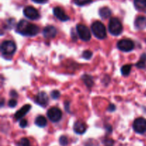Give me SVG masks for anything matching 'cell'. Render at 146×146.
<instances>
[{
  "instance_id": "6da1fadb",
  "label": "cell",
  "mask_w": 146,
  "mask_h": 146,
  "mask_svg": "<svg viewBox=\"0 0 146 146\" xmlns=\"http://www.w3.org/2000/svg\"><path fill=\"white\" fill-rule=\"evenodd\" d=\"M16 31L27 37H34L39 32V28L36 24H31L26 20H21L17 24Z\"/></svg>"
},
{
  "instance_id": "7a4b0ae2",
  "label": "cell",
  "mask_w": 146,
  "mask_h": 146,
  "mask_svg": "<svg viewBox=\"0 0 146 146\" xmlns=\"http://www.w3.org/2000/svg\"><path fill=\"white\" fill-rule=\"evenodd\" d=\"M91 31L97 39L104 40L106 37V29L104 24L99 21H94L91 24Z\"/></svg>"
},
{
  "instance_id": "3957f363",
  "label": "cell",
  "mask_w": 146,
  "mask_h": 146,
  "mask_svg": "<svg viewBox=\"0 0 146 146\" xmlns=\"http://www.w3.org/2000/svg\"><path fill=\"white\" fill-rule=\"evenodd\" d=\"M108 31L113 36H118L122 33L123 25L116 17H112L108 23Z\"/></svg>"
},
{
  "instance_id": "277c9868",
  "label": "cell",
  "mask_w": 146,
  "mask_h": 146,
  "mask_svg": "<svg viewBox=\"0 0 146 146\" xmlns=\"http://www.w3.org/2000/svg\"><path fill=\"white\" fill-rule=\"evenodd\" d=\"M17 50L15 43L11 40H5L1 44V53L4 56H11Z\"/></svg>"
},
{
  "instance_id": "5b68a950",
  "label": "cell",
  "mask_w": 146,
  "mask_h": 146,
  "mask_svg": "<svg viewBox=\"0 0 146 146\" xmlns=\"http://www.w3.org/2000/svg\"><path fill=\"white\" fill-rule=\"evenodd\" d=\"M77 33L79 36L80 39L82 40L83 41H89L91 38V34L90 31L89 29L84 24H79L76 26Z\"/></svg>"
},
{
  "instance_id": "8992f818",
  "label": "cell",
  "mask_w": 146,
  "mask_h": 146,
  "mask_svg": "<svg viewBox=\"0 0 146 146\" xmlns=\"http://www.w3.org/2000/svg\"><path fill=\"white\" fill-rule=\"evenodd\" d=\"M117 47L118 50L123 52H131L135 47V44L132 40L129 39H123L117 43Z\"/></svg>"
},
{
  "instance_id": "52a82bcc",
  "label": "cell",
  "mask_w": 146,
  "mask_h": 146,
  "mask_svg": "<svg viewBox=\"0 0 146 146\" xmlns=\"http://www.w3.org/2000/svg\"><path fill=\"white\" fill-rule=\"evenodd\" d=\"M47 116H48V119L51 122L56 123V122H58L61 119V117H62V112L58 107H51L47 112Z\"/></svg>"
},
{
  "instance_id": "ba28073f",
  "label": "cell",
  "mask_w": 146,
  "mask_h": 146,
  "mask_svg": "<svg viewBox=\"0 0 146 146\" xmlns=\"http://www.w3.org/2000/svg\"><path fill=\"white\" fill-rule=\"evenodd\" d=\"M134 130L137 133L139 134H143V133L146 132V119L143 117H138L135 119L133 123Z\"/></svg>"
},
{
  "instance_id": "9c48e42d",
  "label": "cell",
  "mask_w": 146,
  "mask_h": 146,
  "mask_svg": "<svg viewBox=\"0 0 146 146\" xmlns=\"http://www.w3.org/2000/svg\"><path fill=\"white\" fill-rule=\"evenodd\" d=\"M24 14L27 18L31 20H36L39 18V13L37 11L36 9L34 7H27L24 9Z\"/></svg>"
},
{
  "instance_id": "30bf717a",
  "label": "cell",
  "mask_w": 146,
  "mask_h": 146,
  "mask_svg": "<svg viewBox=\"0 0 146 146\" xmlns=\"http://www.w3.org/2000/svg\"><path fill=\"white\" fill-rule=\"evenodd\" d=\"M36 102L38 104L41 105V107H46L48 103V97L47 96L46 93L44 92H40L38 93L35 98Z\"/></svg>"
},
{
  "instance_id": "8fae6325",
  "label": "cell",
  "mask_w": 146,
  "mask_h": 146,
  "mask_svg": "<svg viewBox=\"0 0 146 146\" xmlns=\"http://www.w3.org/2000/svg\"><path fill=\"white\" fill-rule=\"evenodd\" d=\"M53 12H54V14L55 15V17L56 18H58L59 20H61V21H66L69 19V17L66 14L64 9H62L61 7H54V9H53Z\"/></svg>"
},
{
  "instance_id": "7c38bea8",
  "label": "cell",
  "mask_w": 146,
  "mask_h": 146,
  "mask_svg": "<svg viewBox=\"0 0 146 146\" xmlns=\"http://www.w3.org/2000/svg\"><path fill=\"white\" fill-rule=\"evenodd\" d=\"M57 34V30L54 26H46L43 30V35L46 39H52L56 37Z\"/></svg>"
},
{
  "instance_id": "4fadbf2b",
  "label": "cell",
  "mask_w": 146,
  "mask_h": 146,
  "mask_svg": "<svg viewBox=\"0 0 146 146\" xmlns=\"http://www.w3.org/2000/svg\"><path fill=\"white\" fill-rule=\"evenodd\" d=\"M31 107V104H25V105L22 106L18 111H17V113L14 115L16 120H19L22 118V117H24L27 115V113L29 111Z\"/></svg>"
},
{
  "instance_id": "5bb4252c",
  "label": "cell",
  "mask_w": 146,
  "mask_h": 146,
  "mask_svg": "<svg viewBox=\"0 0 146 146\" xmlns=\"http://www.w3.org/2000/svg\"><path fill=\"white\" fill-rule=\"evenodd\" d=\"M74 130L76 134H84L86 130V126L81 121H76L74 125Z\"/></svg>"
},
{
  "instance_id": "9a60e30c",
  "label": "cell",
  "mask_w": 146,
  "mask_h": 146,
  "mask_svg": "<svg viewBox=\"0 0 146 146\" xmlns=\"http://www.w3.org/2000/svg\"><path fill=\"white\" fill-rule=\"evenodd\" d=\"M135 27L139 29H143L146 27V17L143 16H139L137 17L135 20Z\"/></svg>"
},
{
  "instance_id": "2e32d148",
  "label": "cell",
  "mask_w": 146,
  "mask_h": 146,
  "mask_svg": "<svg viewBox=\"0 0 146 146\" xmlns=\"http://www.w3.org/2000/svg\"><path fill=\"white\" fill-rule=\"evenodd\" d=\"M34 123H35L36 125H37L38 127H44L46 125L47 120L46 119V117H44L43 115H38V117H36V118L35 119Z\"/></svg>"
},
{
  "instance_id": "e0dca14e",
  "label": "cell",
  "mask_w": 146,
  "mask_h": 146,
  "mask_svg": "<svg viewBox=\"0 0 146 146\" xmlns=\"http://www.w3.org/2000/svg\"><path fill=\"white\" fill-rule=\"evenodd\" d=\"M99 15L101 16V18L107 19L111 17V11L108 7H102L99 9Z\"/></svg>"
},
{
  "instance_id": "ac0fdd59",
  "label": "cell",
  "mask_w": 146,
  "mask_h": 146,
  "mask_svg": "<svg viewBox=\"0 0 146 146\" xmlns=\"http://www.w3.org/2000/svg\"><path fill=\"white\" fill-rule=\"evenodd\" d=\"M82 80L85 83L86 85L88 87H91L94 84V80L93 77L89 74H84L82 76Z\"/></svg>"
},
{
  "instance_id": "d6986e66",
  "label": "cell",
  "mask_w": 146,
  "mask_h": 146,
  "mask_svg": "<svg viewBox=\"0 0 146 146\" xmlns=\"http://www.w3.org/2000/svg\"><path fill=\"white\" fill-rule=\"evenodd\" d=\"M134 4L138 9H144L146 8V0H134Z\"/></svg>"
},
{
  "instance_id": "ffe728a7",
  "label": "cell",
  "mask_w": 146,
  "mask_h": 146,
  "mask_svg": "<svg viewBox=\"0 0 146 146\" xmlns=\"http://www.w3.org/2000/svg\"><path fill=\"white\" fill-rule=\"evenodd\" d=\"M145 63H146V54L145 53H144V54H143L142 55H141V59H140L139 61L135 64V66L140 69L145 68Z\"/></svg>"
},
{
  "instance_id": "44dd1931",
  "label": "cell",
  "mask_w": 146,
  "mask_h": 146,
  "mask_svg": "<svg viewBox=\"0 0 146 146\" xmlns=\"http://www.w3.org/2000/svg\"><path fill=\"white\" fill-rule=\"evenodd\" d=\"M132 65L131 64H125L123 65L121 68V73L123 76H128L130 74V72L131 71Z\"/></svg>"
},
{
  "instance_id": "7402d4cb",
  "label": "cell",
  "mask_w": 146,
  "mask_h": 146,
  "mask_svg": "<svg viewBox=\"0 0 146 146\" xmlns=\"http://www.w3.org/2000/svg\"><path fill=\"white\" fill-rule=\"evenodd\" d=\"M17 146H30V142L27 138H21L17 143Z\"/></svg>"
},
{
  "instance_id": "603a6c76",
  "label": "cell",
  "mask_w": 146,
  "mask_h": 146,
  "mask_svg": "<svg viewBox=\"0 0 146 146\" xmlns=\"http://www.w3.org/2000/svg\"><path fill=\"white\" fill-rule=\"evenodd\" d=\"M93 0H74V4L78 6H84L91 3Z\"/></svg>"
},
{
  "instance_id": "cb8c5ba5",
  "label": "cell",
  "mask_w": 146,
  "mask_h": 146,
  "mask_svg": "<svg viewBox=\"0 0 146 146\" xmlns=\"http://www.w3.org/2000/svg\"><path fill=\"white\" fill-rule=\"evenodd\" d=\"M59 143L61 146H66L68 143V140L66 136H61L59 138Z\"/></svg>"
},
{
  "instance_id": "d4e9b609",
  "label": "cell",
  "mask_w": 146,
  "mask_h": 146,
  "mask_svg": "<svg viewBox=\"0 0 146 146\" xmlns=\"http://www.w3.org/2000/svg\"><path fill=\"white\" fill-rule=\"evenodd\" d=\"M92 52H91L90 50H85V51L83 52L82 54L83 57H84V59H86V60H90V59L92 57Z\"/></svg>"
},
{
  "instance_id": "484cf974",
  "label": "cell",
  "mask_w": 146,
  "mask_h": 146,
  "mask_svg": "<svg viewBox=\"0 0 146 146\" xmlns=\"http://www.w3.org/2000/svg\"><path fill=\"white\" fill-rule=\"evenodd\" d=\"M60 94H60V92L58 90H54L51 92V97L54 100H57V99L59 98Z\"/></svg>"
},
{
  "instance_id": "4316f807",
  "label": "cell",
  "mask_w": 146,
  "mask_h": 146,
  "mask_svg": "<svg viewBox=\"0 0 146 146\" xmlns=\"http://www.w3.org/2000/svg\"><path fill=\"white\" fill-rule=\"evenodd\" d=\"M104 143L106 146H113V145L114 143V141L113 140H111V139L107 138L104 140Z\"/></svg>"
},
{
  "instance_id": "83f0119b",
  "label": "cell",
  "mask_w": 146,
  "mask_h": 146,
  "mask_svg": "<svg viewBox=\"0 0 146 146\" xmlns=\"http://www.w3.org/2000/svg\"><path fill=\"white\" fill-rule=\"evenodd\" d=\"M17 104V102L16 101V100L14 99H11V100H9L8 102V105L10 107H16Z\"/></svg>"
},
{
  "instance_id": "f1b7e54d",
  "label": "cell",
  "mask_w": 146,
  "mask_h": 146,
  "mask_svg": "<svg viewBox=\"0 0 146 146\" xmlns=\"http://www.w3.org/2000/svg\"><path fill=\"white\" fill-rule=\"evenodd\" d=\"M27 124H28V123H27V120H25V119H21V121L19 122V125L21 127H26L27 126Z\"/></svg>"
},
{
  "instance_id": "f546056e",
  "label": "cell",
  "mask_w": 146,
  "mask_h": 146,
  "mask_svg": "<svg viewBox=\"0 0 146 146\" xmlns=\"http://www.w3.org/2000/svg\"><path fill=\"white\" fill-rule=\"evenodd\" d=\"M108 110L109 112H113L115 110V105L113 104H111L108 105Z\"/></svg>"
},
{
  "instance_id": "4dcf8cb0",
  "label": "cell",
  "mask_w": 146,
  "mask_h": 146,
  "mask_svg": "<svg viewBox=\"0 0 146 146\" xmlns=\"http://www.w3.org/2000/svg\"><path fill=\"white\" fill-rule=\"evenodd\" d=\"M10 95L12 96L13 97H17V95H18V94H17V92H15L14 90H11V92H10Z\"/></svg>"
},
{
  "instance_id": "1f68e13d",
  "label": "cell",
  "mask_w": 146,
  "mask_h": 146,
  "mask_svg": "<svg viewBox=\"0 0 146 146\" xmlns=\"http://www.w3.org/2000/svg\"><path fill=\"white\" fill-rule=\"evenodd\" d=\"M65 109H66V110L67 112H69V110H68V108L69 109V102H68V101H66L65 102Z\"/></svg>"
},
{
  "instance_id": "d6a6232c",
  "label": "cell",
  "mask_w": 146,
  "mask_h": 146,
  "mask_svg": "<svg viewBox=\"0 0 146 146\" xmlns=\"http://www.w3.org/2000/svg\"><path fill=\"white\" fill-rule=\"evenodd\" d=\"M32 1L36 3H38V4H42V3L46 2L47 0H32Z\"/></svg>"
},
{
  "instance_id": "836d02e7",
  "label": "cell",
  "mask_w": 146,
  "mask_h": 146,
  "mask_svg": "<svg viewBox=\"0 0 146 146\" xmlns=\"http://www.w3.org/2000/svg\"><path fill=\"white\" fill-rule=\"evenodd\" d=\"M86 146H91V145H86Z\"/></svg>"
},
{
  "instance_id": "e575fe53",
  "label": "cell",
  "mask_w": 146,
  "mask_h": 146,
  "mask_svg": "<svg viewBox=\"0 0 146 146\" xmlns=\"http://www.w3.org/2000/svg\"><path fill=\"white\" fill-rule=\"evenodd\" d=\"M145 42H146V40H145Z\"/></svg>"
}]
</instances>
